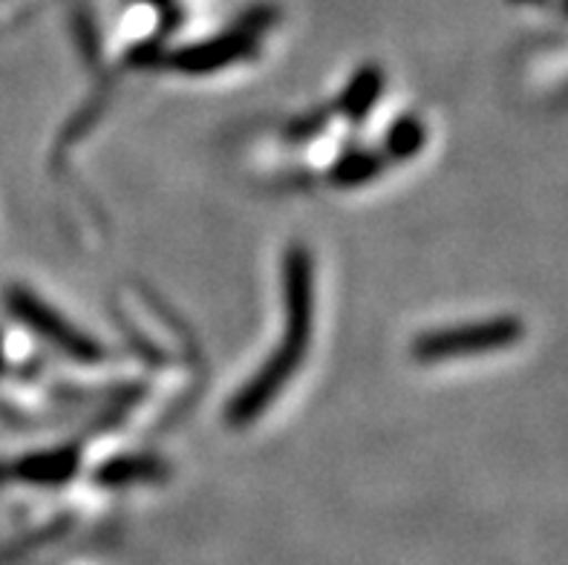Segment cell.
Returning <instances> with one entry per match:
<instances>
[{"mask_svg":"<svg viewBox=\"0 0 568 565\" xmlns=\"http://www.w3.org/2000/svg\"><path fill=\"white\" fill-rule=\"evenodd\" d=\"M312 315H315V274H312L310 251L295 245L286 254V332L283 344L272 352L266 366L248 381L243 393L231 401L229 422L243 427L277 398L288 379L301 366L312 335Z\"/></svg>","mask_w":568,"mask_h":565,"instance_id":"6da1fadb","label":"cell"},{"mask_svg":"<svg viewBox=\"0 0 568 565\" xmlns=\"http://www.w3.org/2000/svg\"><path fill=\"white\" fill-rule=\"evenodd\" d=\"M523 335L514 317H499L488 323H468V326H450V330H436L422 335L413 344V355L425 364L442 359H459V355H476V352L503 350V346L517 344Z\"/></svg>","mask_w":568,"mask_h":565,"instance_id":"7a4b0ae2","label":"cell"},{"mask_svg":"<svg viewBox=\"0 0 568 565\" xmlns=\"http://www.w3.org/2000/svg\"><path fill=\"white\" fill-rule=\"evenodd\" d=\"M7 301L9 306H12L14 315L21 317L23 323H29L38 335L52 341L61 352L72 355V359L87 361V364H93V361L101 359V346L95 344V341H90L84 332L70 326L64 317L58 315L55 309H50L47 303L38 301L32 292H27V289H12Z\"/></svg>","mask_w":568,"mask_h":565,"instance_id":"3957f363","label":"cell"},{"mask_svg":"<svg viewBox=\"0 0 568 565\" xmlns=\"http://www.w3.org/2000/svg\"><path fill=\"white\" fill-rule=\"evenodd\" d=\"M252 52V41L243 36H229L220 38L214 43H200V47H191V50H182L171 58V67L185 72H209L220 70V67L237 61V58L248 56Z\"/></svg>","mask_w":568,"mask_h":565,"instance_id":"277c9868","label":"cell"},{"mask_svg":"<svg viewBox=\"0 0 568 565\" xmlns=\"http://www.w3.org/2000/svg\"><path fill=\"white\" fill-rule=\"evenodd\" d=\"M378 93V72H364L353 87V99H349V108H355V113L367 108L369 101Z\"/></svg>","mask_w":568,"mask_h":565,"instance_id":"5b68a950","label":"cell"},{"mask_svg":"<svg viewBox=\"0 0 568 565\" xmlns=\"http://www.w3.org/2000/svg\"><path fill=\"white\" fill-rule=\"evenodd\" d=\"M375 171V162L373 159H349L341 165V182H361L367 180L369 173Z\"/></svg>","mask_w":568,"mask_h":565,"instance_id":"8992f818","label":"cell"}]
</instances>
